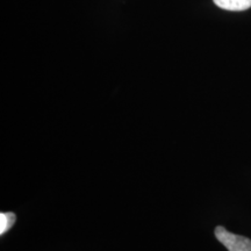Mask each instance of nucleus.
<instances>
[{
    "label": "nucleus",
    "instance_id": "nucleus-1",
    "mask_svg": "<svg viewBox=\"0 0 251 251\" xmlns=\"http://www.w3.org/2000/svg\"><path fill=\"white\" fill-rule=\"evenodd\" d=\"M215 237L227 248L228 251H251V240L228 231L222 226L215 228Z\"/></svg>",
    "mask_w": 251,
    "mask_h": 251
},
{
    "label": "nucleus",
    "instance_id": "nucleus-2",
    "mask_svg": "<svg viewBox=\"0 0 251 251\" xmlns=\"http://www.w3.org/2000/svg\"><path fill=\"white\" fill-rule=\"evenodd\" d=\"M218 7L227 11H246L251 7V0H213Z\"/></svg>",
    "mask_w": 251,
    "mask_h": 251
},
{
    "label": "nucleus",
    "instance_id": "nucleus-3",
    "mask_svg": "<svg viewBox=\"0 0 251 251\" xmlns=\"http://www.w3.org/2000/svg\"><path fill=\"white\" fill-rule=\"evenodd\" d=\"M15 216L14 213H1L0 214V234L4 235L6 231L12 228V226L15 224Z\"/></svg>",
    "mask_w": 251,
    "mask_h": 251
}]
</instances>
